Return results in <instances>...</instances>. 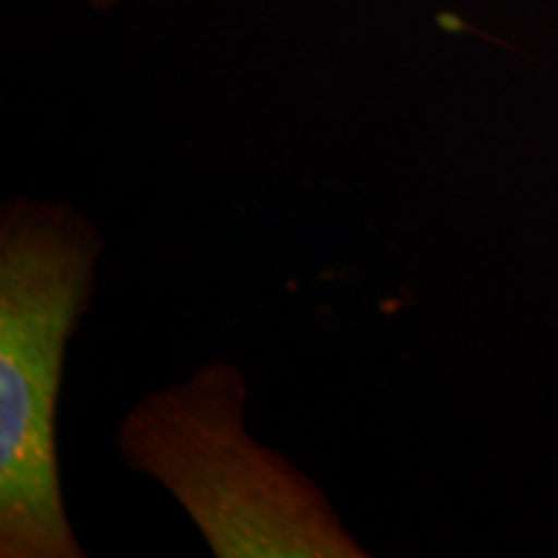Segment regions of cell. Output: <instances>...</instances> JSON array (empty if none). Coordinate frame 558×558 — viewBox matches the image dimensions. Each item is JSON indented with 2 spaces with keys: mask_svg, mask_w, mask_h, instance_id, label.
<instances>
[{
  "mask_svg": "<svg viewBox=\"0 0 558 558\" xmlns=\"http://www.w3.org/2000/svg\"><path fill=\"white\" fill-rule=\"evenodd\" d=\"M107 239L65 199L0 207V558H86L68 518L58 403Z\"/></svg>",
  "mask_w": 558,
  "mask_h": 558,
  "instance_id": "obj_1",
  "label": "cell"
},
{
  "mask_svg": "<svg viewBox=\"0 0 558 558\" xmlns=\"http://www.w3.org/2000/svg\"><path fill=\"white\" fill-rule=\"evenodd\" d=\"M246 403L241 367L209 360L140 399L114 450L177 499L218 558H367L324 488L248 435Z\"/></svg>",
  "mask_w": 558,
  "mask_h": 558,
  "instance_id": "obj_2",
  "label": "cell"
},
{
  "mask_svg": "<svg viewBox=\"0 0 558 558\" xmlns=\"http://www.w3.org/2000/svg\"><path fill=\"white\" fill-rule=\"evenodd\" d=\"M83 5H88L90 11H111L122 3V0H81Z\"/></svg>",
  "mask_w": 558,
  "mask_h": 558,
  "instance_id": "obj_3",
  "label": "cell"
}]
</instances>
